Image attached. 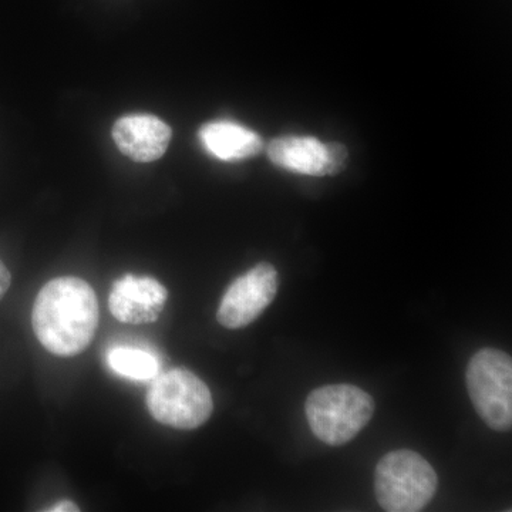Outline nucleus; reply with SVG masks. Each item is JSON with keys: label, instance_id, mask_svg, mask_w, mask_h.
<instances>
[{"label": "nucleus", "instance_id": "1", "mask_svg": "<svg viewBox=\"0 0 512 512\" xmlns=\"http://www.w3.org/2000/svg\"><path fill=\"white\" fill-rule=\"evenodd\" d=\"M33 330L53 355L73 357L89 348L99 326V302L92 286L74 276L47 282L37 295Z\"/></svg>", "mask_w": 512, "mask_h": 512}, {"label": "nucleus", "instance_id": "2", "mask_svg": "<svg viewBox=\"0 0 512 512\" xmlns=\"http://www.w3.org/2000/svg\"><path fill=\"white\" fill-rule=\"evenodd\" d=\"M305 412L312 433L338 447L365 429L375 413V400L353 384H329L309 394Z\"/></svg>", "mask_w": 512, "mask_h": 512}, {"label": "nucleus", "instance_id": "3", "mask_svg": "<svg viewBox=\"0 0 512 512\" xmlns=\"http://www.w3.org/2000/svg\"><path fill=\"white\" fill-rule=\"evenodd\" d=\"M437 485L434 468L412 450L387 453L376 467L375 493L384 511L419 512L433 500Z\"/></svg>", "mask_w": 512, "mask_h": 512}, {"label": "nucleus", "instance_id": "4", "mask_svg": "<svg viewBox=\"0 0 512 512\" xmlns=\"http://www.w3.org/2000/svg\"><path fill=\"white\" fill-rule=\"evenodd\" d=\"M147 406L158 423L180 430L197 429L214 410L207 384L181 367L157 377L148 390Z\"/></svg>", "mask_w": 512, "mask_h": 512}, {"label": "nucleus", "instance_id": "5", "mask_svg": "<svg viewBox=\"0 0 512 512\" xmlns=\"http://www.w3.org/2000/svg\"><path fill=\"white\" fill-rule=\"evenodd\" d=\"M467 389L478 416L490 429L512 426V360L503 350L485 348L471 357Z\"/></svg>", "mask_w": 512, "mask_h": 512}, {"label": "nucleus", "instance_id": "6", "mask_svg": "<svg viewBox=\"0 0 512 512\" xmlns=\"http://www.w3.org/2000/svg\"><path fill=\"white\" fill-rule=\"evenodd\" d=\"M279 276L275 266L262 262L232 282L222 296L217 318L224 328L241 329L254 320L274 301Z\"/></svg>", "mask_w": 512, "mask_h": 512}, {"label": "nucleus", "instance_id": "7", "mask_svg": "<svg viewBox=\"0 0 512 512\" xmlns=\"http://www.w3.org/2000/svg\"><path fill=\"white\" fill-rule=\"evenodd\" d=\"M268 157L276 167L312 177L335 175L348 163V148L338 141L322 143L318 138L282 136L269 143Z\"/></svg>", "mask_w": 512, "mask_h": 512}, {"label": "nucleus", "instance_id": "8", "mask_svg": "<svg viewBox=\"0 0 512 512\" xmlns=\"http://www.w3.org/2000/svg\"><path fill=\"white\" fill-rule=\"evenodd\" d=\"M164 285L150 276L126 275L114 282L109 296L111 315L128 325H146L160 318L167 302Z\"/></svg>", "mask_w": 512, "mask_h": 512}, {"label": "nucleus", "instance_id": "9", "mask_svg": "<svg viewBox=\"0 0 512 512\" xmlns=\"http://www.w3.org/2000/svg\"><path fill=\"white\" fill-rule=\"evenodd\" d=\"M173 131L153 114H127L113 126V138L121 153L137 163H151L164 156Z\"/></svg>", "mask_w": 512, "mask_h": 512}, {"label": "nucleus", "instance_id": "10", "mask_svg": "<svg viewBox=\"0 0 512 512\" xmlns=\"http://www.w3.org/2000/svg\"><path fill=\"white\" fill-rule=\"evenodd\" d=\"M201 146L221 161H239L258 156L264 148L261 136L234 121H212L198 131Z\"/></svg>", "mask_w": 512, "mask_h": 512}, {"label": "nucleus", "instance_id": "11", "mask_svg": "<svg viewBox=\"0 0 512 512\" xmlns=\"http://www.w3.org/2000/svg\"><path fill=\"white\" fill-rule=\"evenodd\" d=\"M107 362L114 372L134 380L154 379L158 373L156 357L146 350L136 348H114L107 356Z\"/></svg>", "mask_w": 512, "mask_h": 512}, {"label": "nucleus", "instance_id": "12", "mask_svg": "<svg viewBox=\"0 0 512 512\" xmlns=\"http://www.w3.org/2000/svg\"><path fill=\"white\" fill-rule=\"evenodd\" d=\"M10 282H12V276H10V272L5 264L0 261V299L9 291Z\"/></svg>", "mask_w": 512, "mask_h": 512}, {"label": "nucleus", "instance_id": "13", "mask_svg": "<svg viewBox=\"0 0 512 512\" xmlns=\"http://www.w3.org/2000/svg\"><path fill=\"white\" fill-rule=\"evenodd\" d=\"M49 511H52V512L80 511V508L77 507L76 504L72 503V501H60V503H57L55 505V507L50 508Z\"/></svg>", "mask_w": 512, "mask_h": 512}]
</instances>
